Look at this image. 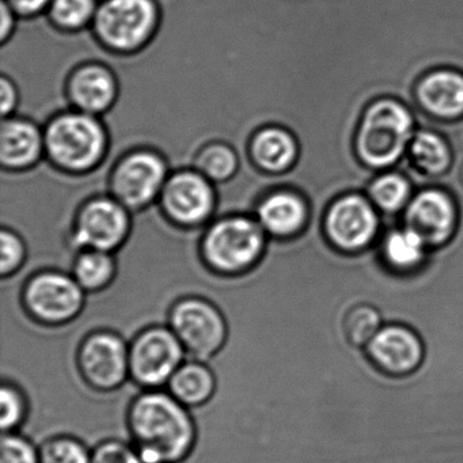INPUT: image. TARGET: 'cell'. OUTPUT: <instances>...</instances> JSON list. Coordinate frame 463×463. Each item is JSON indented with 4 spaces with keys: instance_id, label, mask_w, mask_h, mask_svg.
Masks as SVG:
<instances>
[{
    "instance_id": "3957f363",
    "label": "cell",
    "mask_w": 463,
    "mask_h": 463,
    "mask_svg": "<svg viewBox=\"0 0 463 463\" xmlns=\"http://www.w3.org/2000/svg\"><path fill=\"white\" fill-rule=\"evenodd\" d=\"M413 129V115L402 102L392 99L371 102L356 129L357 158L371 170L392 167L411 145Z\"/></svg>"
},
{
    "instance_id": "52a82bcc",
    "label": "cell",
    "mask_w": 463,
    "mask_h": 463,
    "mask_svg": "<svg viewBox=\"0 0 463 463\" xmlns=\"http://www.w3.org/2000/svg\"><path fill=\"white\" fill-rule=\"evenodd\" d=\"M158 20L156 0H104L97 9L91 29L110 51L137 52L156 33Z\"/></svg>"
},
{
    "instance_id": "ba28073f",
    "label": "cell",
    "mask_w": 463,
    "mask_h": 463,
    "mask_svg": "<svg viewBox=\"0 0 463 463\" xmlns=\"http://www.w3.org/2000/svg\"><path fill=\"white\" fill-rule=\"evenodd\" d=\"M185 356L169 325H151L129 343V379L142 390L164 389Z\"/></svg>"
},
{
    "instance_id": "7402d4cb",
    "label": "cell",
    "mask_w": 463,
    "mask_h": 463,
    "mask_svg": "<svg viewBox=\"0 0 463 463\" xmlns=\"http://www.w3.org/2000/svg\"><path fill=\"white\" fill-rule=\"evenodd\" d=\"M118 272L115 253L101 250L80 251L70 270L86 294H99L109 288L118 278Z\"/></svg>"
},
{
    "instance_id": "d6986e66",
    "label": "cell",
    "mask_w": 463,
    "mask_h": 463,
    "mask_svg": "<svg viewBox=\"0 0 463 463\" xmlns=\"http://www.w3.org/2000/svg\"><path fill=\"white\" fill-rule=\"evenodd\" d=\"M416 101L428 115L443 120L463 116V74L455 70L428 72L416 86Z\"/></svg>"
},
{
    "instance_id": "2e32d148",
    "label": "cell",
    "mask_w": 463,
    "mask_h": 463,
    "mask_svg": "<svg viewBox=\"0 0 463 463\" xmlns=\"http://www.w3.org/2000/svg\"><path fill=\"white\" fill-rule=\"evenodd\" d=\"M254 218L268 237L291 240L305 232L310 219L307 200L294 189H275L257 205Z\"/></svg>"
},
{
    "instance_id": "9a60e30c",
    "label": "cell",
    "mask_w": 463,
    "mask_h": 463,
    "mask_svg": "<svg viewBox=\"0 0 463 463\" xmlns=\"http://www.w3.org/2000/svg\"><path fill=\"white\" fill-rule=\"evenodd\" d=\"M457 222V205L440 189L420 192L406 207L405 227L419 234L427 248H439L449 242Z\"/></svg>"
},
{
    "instance_id": "cb8c5ba5",
    "label": "cell",
    "mask_w": 463,
    "mask_h": 463,
    "mask_svg": "<svg viewBox=\"0 0 463 463\" xmlns=\"http://www.w3.org/2000/svg\"><path fill=\"white\" fill-rule=\"evenodd\" d=\"M409 156L414 167L430 177L443 175L451 165V150L446 139L432 131L414 134L409 145Z\"/></svg>"
},
{
    "instance_id": "1f68e13d",
    "label": "cell",
    "mask_w": 463,
    "mask_h": 463,
    "mask_svg": "<svg viewBox=\"0 0 463 463\" xmlns=\"http://www.w3.org/2000/svg\"><path fill=\"white\" fill-rule=\"evenodd\" d=\"M0 463H40V449L21 433H4Z\"/></svg>"
},
{
    "instance_id": "ac0fdd59",
    "label": "cell",
    "mask_w": 463,
    "mask_h": 463,
    "mask_svg": "<svg viewBox=\"0 0 463 463\" xmlns=\"http://www.w3.org/2000/svg\"><path fill=\"white\" fill-rule=\"evenodd\" d=\"M44 156L42 127L18 116L4 118L0 126V165L4 169H29Z\"/></svg>"
},
{
    "instance_id": "44dd1931",
    "label": "cell",
    "mask_w": 463,
    "mask_h": 463,
    "mask_svg": "<svg viewBox=\"0 0 463 463\" xmlns=\"http://www.w3.org/2000/svg\"><path fill=\"white\" fill-rule=\"evenodd\" d=\"M216 386L215 373L207 362L192 359L184 362L173 373L166 390L186 408L194 409L210 402Z\"/></svg>"
},
{
    "instance_id": "e575fe53",
    "label": "cell",
    "mask_w": 463,
    "mask_h": 463,
    "mask_svg": "<svg viewBox=\"0 0 463 463\" xmlns=\"http://www.w3.org/2000/svg\"><path fill=\"white\" fill-rule=\"evenodd\" d=\"M13 12L23 18L36 17L42 14L52 0H6Z\"/></svg>"
},
{
    "instance_id": "9c48e42d",
    "label": "cell",
    "mask_w": 463,
    "mask_h": 463,
    "mask_svg": "<svg viewBox=\"0 0 463 463\" xmlns=\"http://www.w3.org/2000/svg\"><path fill=\"white\" fill-rule=\"evenodd\" d=\"M75 360L80 378L94 392H115L129 379V343L113 330L86 335Z\"/></svg>"
},
{
    "instance_id": "ffe728a7",
    "label": "cell",
    "mask_w": 463,
    "mask_h": 463,
    "mask_svg": "<svg viewBox=\"0 0 463 463\" xmlns=\"http://www.w3.org/2000/svg\"><path fill=\"white\" fill-rule=\"evenodd\" d=\"M250 156L262 172L280 175L289 172L297 165L299 145L288 129L279 126L265 127L251 139Z\"/></svg>"
},
{
    "instance_id": "f546056e",
    "label": "cell",
    "mask_w": 463,
    "mask_h": 463,
    "mask_svg": "<svg viewBox=\"0 0 463 463\" xmlns=\"http://www.w3.org/2000/svg\"><path fill=\"white\" fill-rule=\"evenodd\" d=\"M0 405H2V430L4 433L17 432L29 413L28 397L25 392L14 382L5 379L0 389Z\"/></svg>"
},
{
    "instance_id": "5b68a950",
    "label": "cell",
    "mask_w": 463,
    "mask_h": 463,
    "mask_svg": "<svg viewBox=\"0 0 463 463\" xmlns=\"http://www.w3.org/2000/svg\"><path fill=\"white\" fill-rule=\"evenodd\" d=\"M86 292L71 273L44 269L32 273L21 288V306L26 316L47 327L71 324L82 313Z\"/></svg>"
},
{
    "instance_id": "7a4b0ae2",
    "label": "cell",
    "mask_w": 463,
    "mask_h": 463,
    "mask_svg": "<svg viewBox=\"0 0 463 463\" xmlns=\"http://www.w3.org/2000/svg\"><path fill=\"white\" fill-rule=\"evenodd\" d=\"M268 238L253 215L227 216L211 222L200 245L203 265L215 278H243L261 261Z\"/></svg>"
},
{
    "instance_id": "30bf717a",
    "label": "cell",
    "mask_w": 463,
    "mask_h": 463,
    "mask_svg": "<svg viewBox=\"0 0 463 463\" xmlns=\"http://www.w3.org/2000/svg\"><path fill=\"white\" fill-rule=\"evenodd\" d=\"M131 211L112 196L89 200L78 213L70 248L77 256L83 250L116 253L131 230Z\"/></svg>"
},
{
    "instance_id": "7c38bea8",
    "label": "cell",
    "mask_w": 463,
    "mask_h": 463,
    "mask_svg": "<svg viewBox=\"0 0 463 463\" xmlns=\"http://www.w3.org/2000/svg\"><path fill=\"white\" fill-rule=\"evenodd\" d=\"M215 184L194 169L173 173L159 196V204L173 223L207 227L216 210Z\"/></svg>"
},
{
    "instance_id": "6da1fadb",
    "label": "cell",
    "mask_w": 463,
    "mask_h": 463,
    "mask_svg": "<svg viewBox=\"0 0 463 463\" xmlns=\"http://www.w3.org/2000/svg\"><path fill=\"white\" fill-rule=\"evenodd\" d=\"M126 420L132 446L143 463H181L196 446L191 409L167 390H142L129 402Z\"/></svg>"
},
{
    "instance_id": "e0dca14e",
    "label": "cell",
    "mask_w": 463,
    "mask_h": 463,
    "mask_svg": "<svg viewBox=\"0 0 463 463\" xmlns=\"http://www.w3.org/2000/svg\"><path fill=\"white\" fill-rule=\"evenodd\" d=\"M115 74L104 64L90 63L72 72L67 83V96L72 110L102 116L118 99Z\"/></svg>"
},
{
    "instance_id": "484cf974",
    "label": "cell",
    "mask_w": 463,
    "mask_h": 463,
    "mask_svg": "<svg viewBox=\"0 0 463 463\" xmlns=\"http://www.w3.org/2000/svg\"><path fill=\"white\" fill-rule=\"evenodd\" d=\"M409 181L398 173H386L371 181L368 186L370 202L379 210L395 213L402 210L411 199Z\"/></svg>"
},
{
    "instance_id": "277c9868",
    "label": "cell",
    "mask_w": 463,
    "mask_h": 463,
    "mask_svg": "<svg viewBox=\"0 0 463 463\" xmlns=\"http://www.w3.org/2000/svg\"><path fill=\"white\" fill-rule=\"evenodd\" d=\"M43 129L45 156L64 172H91L107 154L109 137L99 116L69 110L56 116Z\"/></svg>"
},
{
    "instance_id": "4dcf8cb0",
    "label": "cell",
    "mask_w": 463,
    "mask_h": 463,
    "mask_svg": "<svg viewBox=\"0 0 463 463\" xmlns=\"http://www.w3.org/2000/svg\"><path fill=\"white\" fill-rule=\"evenodd\" d=\"M28 249L20 234L9 229L0 232V276L4 280L15 278L25 267Z\"/></svg>"
},
{
    "instance_id": "603a6c76",
    "label": "cell",
    "mask_w": 463,
    "mask_h": 463,
    "mask_svg": "<svg viewBox=\"0 0 463 463\" xmlns=\"http://www.w3.org/2000/svg\"><path fill=\"white\" fill-rule=\"evenodd\" d=\"M424 241L413 230L403 227L384 238L382 246L384 262L398 272H411L419 268L425 257Z\"/></svg>"
},
{
    "instance_id": "8d00e7d4",
    "label": "cell",
    "mask_w": 463,
    "mask_h": 463,
    "mask_svg": "<svg viewBox=\"0 0 463 463\" xmlns=\"http://www.w3.org/2000/svg\"><path fill=\"white\" fill-rule=\"evenodd\" d=\"M460 178H462V183H463V166H462V170H460Z\"/></svg>"
},
{
    "instance_id": "d590c367",
    "label": "cell",
    "mask_w": 463,
    "mask_h": 463,
    "mask_svg": "<svg viewBox=\"0 0 463 463\" xmlns=\"http://www.w3.org/2000/svg\"><path fill=\"white\" fill-rule=\"evenodd\" d=\"M0 13H2V21H0V42L5 43L14 33L18 20L15 18V13L13 12L12 7L9 6L6 0L2 2Z\"/></svg>"
},
{
    "instance_id": "4fadbf2b",
    "label": "cell",
    "mask_w": 463,
    "mask_h": 463,
    "mask_svg": "<svg viewBox=\"0 0 463 463\" xmlns=\"http://www.w3.org/2000/svg\"><path fill=\"white\" fill-rule=\"evenodd\" d=\"M378 229V213L373 203L357 194H346L330 203L322 222L327 242L343 253H357L367 248Z\"/></svg>"
},
{
    "instance_id": "83f0119b",
    "label": "cell",
    "mask_w": 463,
    "mask_h": 463,
    "mask_svg": "<svg viewBox=\"0 0 463 463\" xmlns=\"http://www.w3.org/2000/svg\"><path fill=\"white\" fill-rule=\"evenodd\" d=\"M97 9L96 0H52L48 17L63 31H82L93 24Z\"/></svg>"
},
{
    "instance_id": "836d02e7",
    "label": "cell",
    "mask_w": 463,
    "mask_h": 463,
    "mask_svg": "<svg viewBox=\"0 0 463 463\" xmlns=\"http://www.w3.org/2000/svg\"><path fill=\"white\" fill-rule=\"evenodd\" d=\"M18 104H20V93L17 86L7 77L0 78V110L2 118H13L17 112Z\"/></svg>"
},
{
    "instance_id": "f1b7e54d",
    "label": "cell",
    "mask_w": 463,
    "mask_h": 463,
    "mask_svg": "<svg viewBox=\"0 0 463 463\" xmlns=\"http://www.w3.org/2000/svg\"><path fill=\"white\" fill-rule=\"evenodd\" d=\"M40 449V463H90L91 449L75 436L47 439Z\"/></svg>"
},
{
    "instance_id": "5bb4252c",
    "label": "cell",
    "mask_w": 463,
    "mask_h": 463,
    "mask_svg": "<svg viewBox=\"0 0 463 463\" xmlns=\"http://www.w3.org/2000/svg\"><path fill=\"white\" fill-rule=\"evenodd\" d=\"M364 349L373 367L392 378L416 373L425 357L419 333L402 324L383 325Z\"/></svg>"
},
{
    "instance_id": "8992f818",
    "label": "cell",
    "mask_w": 463,
    "mask_h": 463,
    "mask_svg": "<svg viewBox=\"0 0 463 463\" xmlns=\"http://www.w3.org/2000/svg\"><path fill=\"white\" fill-rule=\"evenodd\" d=\"M167 325L177 335L186 356L208 362L226 345L229 325L221 308L203 297L175 300L167 316Z\"/></svg>"
},
{
    "instance_id": "d6a6232c",
    "label": "cell",
    "mask_w": 463,
    "mask_h": 463,
    "mask_svg": "<svg viewBox=\"0 0 463 463\" xmlns=\"http://www.w3.org/2000/svg\"><path fill=\"white\" fill-rule=\"evenodd\" d=\"M90 463H143L132 444L116 439L101 441L91 449Z\"/></svg>"
},
{
    "instance_id": "d4e9b609",
    "label": "cell",
    "mask_w": 463,
    "mask_h": 463,
    "mask_svg": "<svg viewBox=\"0 0 463 463\" xmlns=\"http://www.w3.org/2000/svg\"><path fill=\"white\" fill-rule=\"evenodd\" d=\"M194 169L202 173L211 183H226L237 175L240 156L226 143H211L197 154Z\"/></svg>"
},
{
    "instance_id": "8fae6325",
    "label": "cell",
    "mask_w": 463,
    "mask_h": 463,
    "mask_svg": "<svg viewBox=\"0 0 463 463\" xmlns=\"http://www.w3.org/2000/svg\"><path fill=\"white\" fill-rule=\"evenodd\" d=\"M170 170L159 154L137 150L124 156L110 175L109 196L129 211L158 202Z\"/></svg>"
},
{
    "instance_id": "4316f807",
    "label": "cell",
    "mask_w": 463,
    "mask_h": 463,
    "mask_svg": "<svg viewBox=\"0 0 463 463\" xmlns=\"http://www.w3.org/2000/svg\"><path fill=\"white\" fill-rule=\"evenodd\" d=\"M383 326L381 311L371 305H357L344 317L343 329L351 345L365 348Z\"/></svg>"
}]
</instances>
